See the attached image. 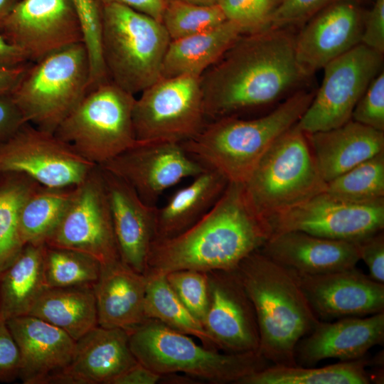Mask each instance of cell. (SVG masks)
Wrapping results in <instances>:
<instances>
[{"label":"cell","instance_id":"5bb4252c","mask_svg":"<svg viewBox=\"0 0 384 384\" xmlns=\"http://www.w3.org/2000/svg\"><path fill=\"white\" fill-rule=\"evenodd\" d=\"M267 221L272 235L297 230L329 239L358 241L383 230L384 202L353 203L324 191Z\"/></svg>","mask_w":384,"mask_h":384},{"label":"cell","instance_id":"d6986e66","mask_svg":"<svg viewBox=\"0 0 384 384\" xmlns=\"http://www.w3.org/2000/svg\"><path fill=\"white\" fill-rule=\"evenodd\" d=\"M363 16L352 1L339 0L311 18L294 38L296 62L304 78L361 43Z\"/></svg>","mask_w":384,"mask_h":384},{"label":"cell","instance_id":"7c38bea8","mask_svg":"<svg viewBox=\"0 0 384 384\" xmlns=\"http://www.w3.org/2000/svg\"><path fill=\"white\" fill-rule=\"evenodd\" d=\"M96 166L54 133L28 122L0 142V174H24L43 186H75Z\"/></svg>","mask_w":384,"mask_h":384},{"label":"cell","instance_id":"836d02e7","mask_svg":"<svg viewBox=\"0 0 384 384\" xmlns=\"http://www.w3.org/2000/svg\"><path fill=\"white\" fill-rule=\"evenodd\" d=\"M38 184L24 174H0V274L25 246L20 233V213Z\"/></svg>","mask_w":384,"mask_h":384},{"label":"cell","instance_id":"f546056e","mask_svg":"<svg viewBox=\"0 0 384 384\" xmlns=\"http://www.w3.org/2000/svg\"><path fill=\"white\" fill-rule=\"evenodd\" d=\"M28 315L62 329L77 341L98 325L93 286L46 288Z\"/></svg>","mask_w":384,"mask_h":384},{"label":"cell","instance_id":"83f0119b","mask_svg":"<svg viewBox=\"0 0 384 384\" xmlns=\"http://www.w3.org/2000/svg\"><path fill=\"white\" fill-rule=\"evenodd\" d=\"M242 35L238 26L226 20L210 30L171 41L164 56L161 78H200Z\"/></svg>","mask_w":384,"mask_h":384},{"label":"cell","instance_id":"1f68e13d","mask_svg":"<svg viewBox=\"0 0 384 384\" xmlns=\"http://www.w3.org/2000/svg\"><path fill=\"white\" fill-rule=\"evenodd\" d=\"M75 186L38 184L21 207L19 228L24 245H46L73 196Z\"/></svg>","mask_w":384,"mask_h":384},{"label":"cell","instance_id":"4dcf8cb0","mask_svg":"<svg viewBox=\"0 0 384 384\" xmlns=\"http://www.w3.org/2000/svg\"><path fill=\"white\" fill-rule=\"evenodd\" d=\"M368 365L365 356L321 368L272 365L245 376L237 384H368L371 381Z\"/></svg>","mask_w":384,"mask_h":384},{"label":"cell","instance_id":"b9f144b4","mask_svg":"<svg viewBox=\"0 0 384 384\" xmlns=\"http://www.w3.org/2000/svg\"><path fill=\"white\" fill-rule=\"evenodd\" d=\"M337 1L339 0H282L272 14L268 28L302 23Z\"/></svg>","mask_w":384,"mask_h":384},{"label":"cell","instance_id":"ba28073f","mask_svg":"<svg viewBox=\"0 0 384 384\" xmlns=\"http://www.w3.org/2000/svg\"><path fill=\"white\" fill-rule=\"evenodd\" d=\"M256 212L270 218L326 191L306 133L296 124L282 134L243 183Z\"/></svg>","mask_w":384,"mask_h":384},{"label":"cell","instance_id":"bcb514c9","mask_svg":"<svg viewBox=\"0 0 384 384\" xmlns=\"http://www.w3.org/2000/svg\"><path fill=\"white\" fill-rule=\"evenodd\" d=\"M26 123L10 95L0 97V142L13 134Z\"/></svg>","mask_w":384,"mask_h":384},{"label":"cell","instance_id":"f5cc1de1","mask_svg":"<svg viewBox=\"0 0 384 384\" xmlns=\"http://www.w3.org/2000/svg\"><path fill=\"white\" fill-rule=\"evenodd\" d=\"M190 4L201 5V6H213L218 5L220 0H179Z\"/></svg>","mask_w":384,"mask_h":384},{"label":"cell","instance_id":"c3c4849f","mask_svg":"<svg viewBox=\"0 0 384 384\" xmlns=\"http://www.w3.org/2000/svg\"><path fill=\"white\" fill-rule=\"evenodd\" d=\"M99 6L117 4L148 15L161 23L167 0H95Z\"/></svg>","mask_w":384,"mask_h":384},{"label":"cell","instance_id":"52a82bcc","mask_svg":"<svg viewBox=\"0 0 384 384\" xmlns=\"http://www.w3.org/2000/svg\"><path fill=\"white\" fill-rule=\"evenodd\" d=\"M86 47L77 43L30 62L10 95L24 120L54 133L89 90Z\"/></svg>","mask_w":384,"mask_h":384},{"label":"cell","instance_id":"7a4b0ae2","mask_svg":"<svg viewBox=\"0 0 384 384\" xmlns=\"http://www.w3.org/2000/svg\"><path fill=\"white\" fill-rule=\"evenodd\" d=\"M271 235L267 220L254 209L243 183H229L213 208L191 227L153 241L144 274L186 269L233 270Z\"/></svg>","mask_w":384,"mask_h":384},{"label":"cell","instance_id":"9c48e42d","mask_svg":"<svg viewBox=\"0 0 384 384\" xmlns=\"http://www.w3.org/2000/svg\"><path fill=\"white\" fill-rule=\"evenodd\" d=\"M134 95L111 80L90 89L54 134L100 166L136 144Z\"/></svg>","mask_w":384,"mask_h":384},{"label":"cell","instance_id":"603a6c76","mask_svg":"<svg viewBox=\"0 0 384 384\" xmlns=\"http://www.w3.org/2000/svg\"><path fill=\"white\" fill-rule=\"evenodd\" d=\"M6 321L18 348V378L24 384H41L71 362L76 341L62 329L31 315Z\"/></svg>","mask_w":384,"mask_h":384},{"label":"cell","instance_id":"ee69618b","mask_svg":"<svg viewBox=\"0 0 384 384\" xmlns=\"http://www.w3.org/2000/svg\"><path fill=\"white\" fill-rule=\"evenodd\" d=\"M20 355L7 321L0 315V382L9 383L18 378Z\"/></svg>","mask_w":384,"mask_h":384},{"label":"cell","instance_id":"4fadbf2b","mask_svg":"<svg viewBox=\"0 0 384 384\" xmlns=\"http://www.w3.org/2000/svg\"><path fill=\"white\" fill-rule=\"evenodd\" d=\"M46 245L86 253L101 264L120 258L100 166L75 186L62 218Z\"/></svg>","mask_w":384,"mask_h":384},{"label":"cell","instance_id":"e575fe53","mask_svg":"<svg viewBox=\"0 0 384 384\" xmlns=\"http://www.w3.org/2000/svg\"><path fill=\"white\" fill-rule=\"evenodd\" d=\"M329 195L347 202H384V151L326 183Z\"/></svg>","mask_w":384,"mask_h":384},{"label":"cell","instance_id":"8d00e7d4","mask_svg":"<svg viewBox=\"0 0 384 384\" xmlns=\"http://www.w3.org/2000/svg\"><path fill=\"white\" fill-rule=\"evenodd\" d=\"M225 21L218 5L201 6L167 0L161 23L173 41L210 30Z\"/></svg>","mask_w":384,"mask_h":384},{"label":"cell","instance_id":"60d3db41","mask_svg":"<svg viewBox=\"0 0 384 384\" xmlns=\"http://www.w3.org/2000/svg\"><path fill=\"white\" fill-rule=\"evenodd\" d=\"M351 119L384 132V72L370 82L356 104Z\"/></svg>","mask_w":384,"mask_h":384},{"label":"cell","instance_id":"3957f363","mask_svg":"<svg viewBox=\"0 0 384 384\" xmlns=\"http://www.w3.org/2000/svg\"><path fill=\"white\" fill-rule=\"evenodd\" d=\"M233 270L255 309L258 353L274 365L297 366L296 346L320 320L292 272L260 250L250 253Z\"/></svg>","mask_w":384,"mask_h":384},{"label":"cell","instance_id":"ac0fdd59","mask_svg":"<svg viewBox=\"0 0 384 384\" xmlns=\"http://www.w3.org/2000/svg\"><path fill=\"white\" fill-rule=\"evenodd\" d=\"M290 270L312 310L322 320L384 312V284L356 267L320 274Z\"/></svg>","mask_w":384,"mask_h":384},{"label":"cell","instance_id":"30bf717a","mask_svg":"<svg viewBox=\"0 0 384 384\" xmlns=\"http://www.w3.org/2000/svg\"><path fill=\"white\" fill-rule=\"evenodd\" d=\"M141 93L132 112L137 142H183L207 122L200 78H161Z\"/></svg>","mask_w":384,"mask_h":384},{"label":"cell","instance_id":"d590c367","mask_svg":"<svg viewBox=\"0 0 384 384\" xmlns=\"http://www.w3.org/2000/svg\"><path fill=\"white\" fill-rule=\"evenodd\" d=\"M43 267L47 288L93 286L101 270L100 262L90 255L47 245Z\"/></svg>","mask_w":384,"mask_h":384},{"label":"cell","instance_id":"4316f807","mask_svg":"<svg viewBox=\"0 0 384 384\" xmlns=\"http://www.w3.org/2000/svg\"><path fill=\"white\" fill-rule=\"evenodd\" d=\"M228 183L222 174L206 169L176 191L164 206L156 208L154 241L171 238L191 227L213 208Z\"/></svg>","mask_w":384,"mask_h":384},{"label":"cell","instance_id":"44dd1931","mask_svg":"<svg viewBox=\"0 0 384 384\" xmlns=\"http://www.w3.org/2000/svg\"><path fill=\"white\" fill-rule=\"evenodd\" d=\"M383 338L384 312L345 317L334 322L319 321L297 343L295 360L306 367L327 358L356 360L383 343Z\"/></svg>","mask_w":384,"mask_h":384},{"label":"cell","instance_id":"d4e9b609","mask_svg":"<svg viewBox=\"0 0 384 384\" xmlns=\"http://www.w3.org/2000/svg\"><path fill=\"white\" fill-rule=\"evenodd\" d=\"M147 279L121 259L101 264L93 285L98 325L129 331L146 319L145 297Z\"/></svg>","mask_w":384,"mask_h":384},{"label":"cell","instance_id":"7402d4cb","mask_svg":"<svg viewBox=\"0 0 384 384\" xmlns=\"http://www.w3.org/2000/svg\"><path fill=\"white\" fill-rule=\"evenodd\" d=\"M101 169L119 257L136 272L144 274L154 240L157 206L145 203L124 180Z\"/></svg>","mask_w":384,"mask_h":384},{"label":"cell","instance_id":"ab89813d","mask_svg":"<svg viewBox=\"0 0 384 384\" xmlns=\"http://www.w3.org/2000/svg\"><path fill=\"white\" fill-rule=\"evenodd\" d=\"M79 18L86 47L90 73L93 76L105 73L101 44L100 8L95 0H71Z\"/></svg>","mask_w":384,"mask_h":384},{"label":"cell","instance_id":"ffe728a7","mask_svg":"<svg viewBox=\"0 0 384 384\" xmlns=\"http://www.w3.org/2000/svg\"><path fill=\"white\" fill-rule=\"evenodd\" d=\"M137 361L127 330L97 325L76 341L70 364L42 384H111Z\"/></svg>","mask_w":384,"mask_h":384},{"label":"cell","instance_id":"9a60e30c","mask_svg":"<svg viewBox=\"0 0 384 384\" xmlns=\"http://www.w3.org/2000/svg\"><path fill=\"white\" fill-rule=\"evenodd\" d=\"M100 166L124 180L150 206H156L168 188L206 169L181 142L171 141L137 142Z\"/></svg>","mask_w":384,"mask_h":384},{"label":"cell","instance_id":"e0dca14e","mask_svg":"<svg viewBox=\"0 0 384 384\" xmlns=\"http://www.w3.org/2000/svg\"><path fill=\"white\" fill-rule=\"evenodd\" d=\"M208 302L203 325L227 353L258 351L260 336L253 305L233 270L207 272Z\"/></svg>","mask_w":384,"mask_h":384},{"label":"cell","instance_id":"7dc6e473","mask_svg":"<svg viewBox=\"0 0 384 384\" xmlns=\"http://www.w3.org/2000/svg\"><path fill=\"white\" fill-rule=\"evenodd\" d=\"M161 378V375L137 361L114 378L111 384H155L160 382Z\"/></svg>","mask_w":384,"mask_h":384},{"label":"cell","instance_id":"7bdbcfd3","mask_svg":"<svg viewBox=\"0 0 384 384\" xmlns=\"http://www.w3.org/2000/svg\"><path fill=\"white\" fill-rule=\"evenodd\" d=\"M360 260L368 267L369 277L384 284V233H375L357 241Z\"/></svg>","mask_w":384,"mask_h":384},{"label":"cell","instance_id":"f907efd6","mask_svg":"<svg viewBox=\"0 0 384 384\" xmlns=\"http://www.w3.org/2000/svg\"><path fill=\"white\" fill-rule=\"evenodd\" d=\"M30 62L18 66L0 68V97L10 95Z\"/></svg>","mask_w":384,"mask_h":384},{"label":"cell","instance_id":"484cf974","mask_svg":"<svg viewBox=\"0 0 384 384\" xmlns=\"http://www.w3.org/2000/svg\"><path fill=\"white\" fill-rule=\"evenodd\" d=\"M306 134L326 183L384 151V132L352 119L334 129Z\"/></svg>","mask_w":384,"mask_h":384},{"label":"cell","instance_id":"f35d334b","mask_svg":"<svg viewBox=\"0 0 384 384\" xmlns=\"http://www.w3.org/2000/svg\"><path fill=\"white\" fill-rule=\"evenodd\" d=\"M282 0H220L226 20L233 22L243 35L269 28L271 16Z\"/></svg>","mask_w":384,"mask_h":384},{"label":"cell","instance_id":"8fae6325","mask_svg":"<svg viewBox=\"0 0 384 384\" xmlns=\"http://www.w3.org/2000/svg\"><path fill=\"white\" fill-rule=\"evenodd\" d=\"M383 55L360 43L326 64L322 83L296 126L311 134L351 120L358 100L381 71Z\"/></svg>","mask_w":384,"mask_h":384},{"label":"cell","instance_id":"cb8c5ba5","mask_svg":"<svg viewBox=\"0 0 384 384\" xmlns=\"http://www.w3.org/2000/svg\"><path fill=\"white\" fill-rule=\"evenodd\" d=\"M260 250L281 265L306 274L348 269L360 260L357 241L329 239L297 230L272 235Z\"/></svg>","mask_w":384,"mask_h":384},{"label":"cell","instance_id":"816d5d0a","mask_svg":"<svg viewBox=\"0 0 384 384\" xmlns=\"http://www.w3.org/2000/svg\"><path fill=\"white\" fill-rule=\"evenodd\" d=\"M20 0H0V26Z\"/></svg>","mask_w":384,"mask_h":384},{"label":"cell","instance_id":"6da1fadb","mask_svg":"<svg viewBox=\"0 0 384 384\" xmlns=\"http://www.w3.org/2000/svg\"><path fill=\"white\" fill-rule=\"evenodd\" d=\"M286 28L242 35L200 77L206 120L270 104L304 77Z\"/></svg>","mask_w":384,"mask_h":384},{"label":"cell","instance_id":"5b68a950","mask_svg":"<svg viewBox=\"0 0 384 384\" xmlns=\"http://www.w3.org/2000/svg\"><path fill=\"white\" fill-rule=\"evenodd\" d=\"M137 361L160 375L182 373L214 384L236 383L268 366L258 351L233 353L197 344L190 336L148 319L127 331Z\"/></svg>","mask_w":384,"mask_h":384},{"label":"cell","instance_id":"d6a6232c","mask_svg":"<svg viewBox=\"0 0 384 384\" xmlns=\"http://www.w3.org/2000/svg\"><path fill=\"white\" fill-rule=\"evenodd\" d=\"M146 319H156L180 333L198 339L208 348L220 350L202 323L181 303L169 285L164 275H146Z\"/></svg>","mask_w":384,"mask_h":384},{"label":"cell","instance_id":"681fc988","mask_svg":"<svg viewBox=\"0 0 384 384\" xmlns=\"http://www.w3.org/2000/svg\"><path fill=\"white\" fill-rule=\"evenodd\" d=\"M28 62L24 53L8 42L0 33V68L18 66Z\"/></svg>","mask_w":384,"mask_h":384},{"label":"cell","instance_id":"8992f818","mask_svg":"<svg viewBox=\"0 0 384 384\" xmlns=\"http://www.w3.org/2000/svg\"><path fill=\"white\" fill-rule=\"evenodd\" d=\"M102 53L110 80L135 95L161 78L171 38L163 24L127 6H100Z\"/></svg>","mask_w":384,"mask_h":384},{"label":"cell","instance_id":"277c9868","mask_svg":"<svg viewBox=\"0 0 384 384\" xmlns=\"http://www.w3.org/2000/svg\"><path fill=\"white\" fill-rule=\"evenodd\" d=\"M314 95L297 91L258 118L211 120L181 144L206 169L218 171L229 183H244L274 142L299 120Z\"/></svg>","mask_w":384,"mask_h":384},{"label":"cell","instance_id":"2e32d148","mask_svg":"<svg viewBox=\"0 0 384 384\" xmlns=\"http://www.w3.org/2000/svg\"><path fill=\"white\" fill-rule=\"evenodd\" d=\"M0 33L31 63L83 42L71 0H20L1 23Z\"/></svg>","mask_w":384,"mask_h":384},{"label":"cell","instance_id":"f1b7e54d","mask_svg":"<svg viewBox=\"0 0 384 384\" xmlns=\"http://www.w3.org/2000/svg\"><path fill=\"white\" fill-rule=\"evenodd\" d=\"M46 245H26L0 274V315L5 319L28 315L47 288L44 278Z\"/></svg>","mask_w":384,"mask_h":384},{"label":"cell","instance_id":"74e56055","mask_svg":"<svg viewBox=\"0 0 384 384\" xmlns=\"http://www.w3.org/2000/svg\"><path fill=\"white\" fill-rule=\"evenodd\" d=\"M181 303L202 324L208 302V278L206 272L178 270L164 275Z\"/></svg>","mask_w":384,"mask_h":384},{"label":"cell","instance_id":"f6af8a7d","mask_svg":"<svg viewBox=\"0 0 384 384\" xmlns=\"http://www.w3.org/2000/svg\"><path fill=\"white\" fill-rule=\"evenodd\" d=\"M361 43L383 54L384 0H375L371 9L363 14Z\"/></svg>","mask_w":384,"mask_h":384}]
</instances>
